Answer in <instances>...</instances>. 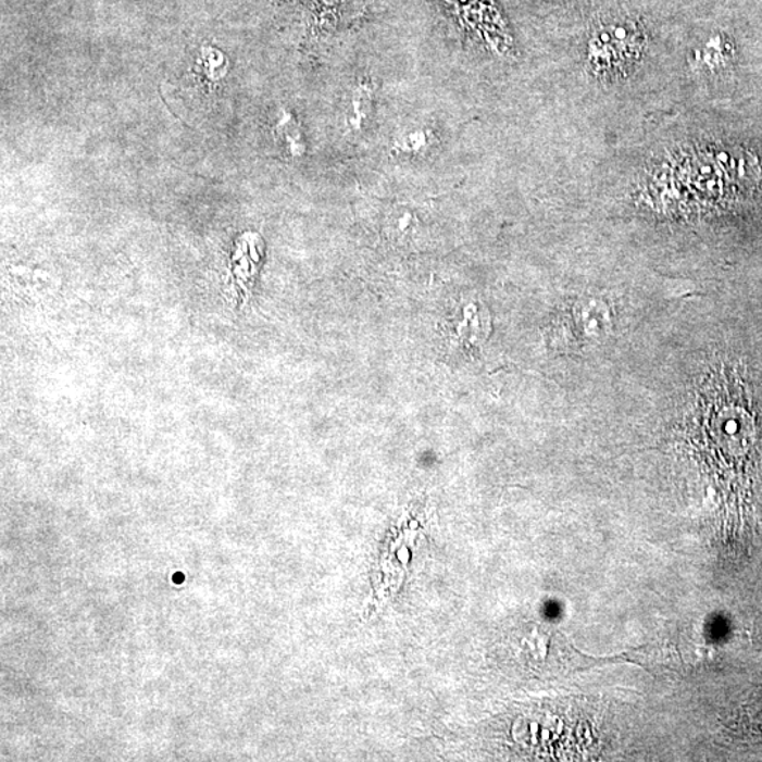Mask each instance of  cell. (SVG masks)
<instances>
[{
	"mask_svg": "<svg viewBox=\"0 0 762 762\" xmlns=\"http://www.w3.org/2000/svg\"><path fill=\"white\" fill-rule=\"evenodd\" d=\"M644 47L646 33L640 23L615 17L594 28L586 46V61L596 75L612 77L640 60Z\"/></svg>",
	"mask_w": 762,
	"mask_h": 762,
	"instance_id": "obj_1",
	"label": "cell"
},
{
	"mask_svg": "<svg viewBox=\"0 0 762 762\" xmlns=\"http://www.w3.org/2000/svg\"><path fill=\"white\" fill-rule=\"evenodd\" d=\"M745 712L747 723H742V727L750 735L762 737V689L746 704Z\"/></svg>",
	"mask_w": 762,
	"mask_h": 762,
	"instance_id": "obj_2",
	"label": "cell"
},
{
	"mask_svg": "<svg viewBox=\"0 0 762 762\" xmlns=\"http://www.w3.org/2000/svg\"><path fill=\"white\" fill-rule=\"evenodd\" d=\"M372 103V91L368 87H359L357 92H354V113L359 117L358 123L364 121V117L368 115L371 111Z\"/></svg>",
	"mask_w": 762,
	"mask_h": 762,
	"instance_id": "obj_3",
	"label": "cell"
}]
</instances>
